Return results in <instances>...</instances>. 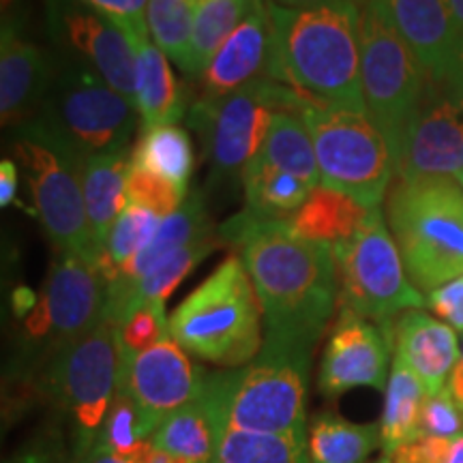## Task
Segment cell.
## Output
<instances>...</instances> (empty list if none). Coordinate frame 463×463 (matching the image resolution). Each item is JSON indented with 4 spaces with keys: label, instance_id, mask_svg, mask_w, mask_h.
Wrapping results in <instances>:
<instances>
[{
    "label": "cell",
    "instance_id": "obj_3",
    "mask_svg": "<svg viewBox=\"0 0 463 463\" xmlns=\"http://www.w3.org/2000/svg\"><path fill=\"white\" fill-rule=\"evenodd\" d=\"M262 307L241 256L225 258L170 316V335L189 354L232 369L264 347Z\"/></svg>",
    "mask_w": 463,
    "mask_h": 463
},
{
    "label": "cell",
    "instance_id": "obj_2",
    "mask_svg": "<svg viewBox=\"0 0 463 463\" xmlns=\"http://www.w3.org/2000/svg\"><path fill=\"white\" fill-rule=\"evenodd\" d=\"M269 9V75L317 106L367 112L361 82V9Z\"/></svg>",
    "mask_w": 463,
    "mask_h": 463
},
{
    "label": "cell",
    "instance_id": "obj_38",
    "mask_svg": "<svg viewBox=\"0 0 463 463\" xmlns=\"http://www.w3.org/2000/svg\"><path fill=\"white\" fill-rule=\"evenodd\" d=\"M187 195L178 191L172 183L157 174L133 165L129 159V172H127V204H137L157 213L159 217H170L184 204Z\"/></svg>",
    "mask_w": 463,
    "mask_h": 463
},
{
    "label": "cell",
    "instance_id": "obj_13",
    "mask_svg": "<svg viewBox=\"0 0 463 463\" xmlns=\"http://www.w3.org/2000/svg\"><path fill=\"white\" fill-rule=\"evenodd\" d=\"M106 300L108 281L101 270L71 251H58L42 297L24 317L28 345L37 347L45 363L103 320Z\"/></svg>",
    "mask_w": 463,
    "mask_h": 463
},
{
    "label": "cell",
    "instance_id": "obj_52",
    "mask_svg": "<svg viewBox=\"0 0 463 463\" xmlns=\"http://www.w3.org/2000/svg\"><path fill=\"white\" fill-rule=\"evenodd\" d=\"M457 183H459V184H461V189H463V172L459 174V176H457Z\"/></svg>",
    "mask_w": 463,
    "mask_h": 463
},
{
    "label": "cell",
    "instance_id": "obj_36",
    "mask_svg": "<svg viewBox=\"0 0 463 463\" xmlns=\"http://www.w3.org/2000/svg\"><path fill=\"white\" fill-rule=\"evenodd\" d=\"M150 436L153 431L148 430L137 403L133 402L129 392L116 389L106 422H103L97 439L120 459L133 463L150 442Z\"/></svg>",
    "mask_w": 463,
    "mask_h": 463
},
{
    "label": "cell",
    "instance_id": "obj_15",
    "mask_svg": "<svg viewBox=\"0 0 463 463\" xmlns=\"http://www.w3.org/2000/svg\"><path fill=\"white\" fill-rule=\"evenodd\" d=\"M45 7L48 33L65 61L90 67L103 82L136 103V52L125 33L82 0H45Z\"/></svg>",
    "mask_w": 463,
    "mask_h": 463
},
{
    "label": "cell",
    "instance_id": "obj_50",
    "mask_svg": "<svg viewBox=\"0 0 463 463\" xmlns=\"http://www.w3.org/2000/svg\"><path fill=\"white\" fill-rule=\"evenodd\" d=\"M350 3H354L358 9H364V7H367V5H372L373 0H350Z\"/></svg>",
    "mask_w": 463,
    "mask_h": 463
},
{
    "label": "cell",
    "instance_id": "obj_48",
    "mask_svg": "<svg viewBox=\"0 0 463 463\" xmlns=\"http://www.w3.org/2000/svg\"><path fill=\"white\" fill-rule=\"evenodd\" d=\"M270 3L279 5L286 9H317L326 7V5L339 3V0H270Z\"/></svg>",
    "mask_w": 463,
    "mask_h": 463
},
{
    "label": "cell",
    "instance_id": "obj_24",
    "mask_svg": "<svg viewBox=\"0 0 463 463\" xmlns=\"http://www.w3.org/2000/svg\"><path fill=\"white\" fill-rule=\"evenodd\" d=\"M213 236L217 234L211 215H208L204 194L194 191V194L187 195L184 204L176 213H172L170 217L161 222L153 241L140 253H136L120 266L118 275L109 283H131L142 279L155 266H159L176 251L195 245L200 241L213 239Z\"/></svg>",
    "mask_w": 463,
    "mask_h": 463
},
{
    "label": "cell",
    "instance_id": "obj_19",
    "mask_svg": "<svg viewBox=\"0 0 463 463\" xmlns=\"http://www.w3.org/2000/svg\"><path fill=\"white\" fill-rule=\"evenodd\" d=\"M225 427L228 419L222 378L219 372L206 373L200 395L165 416L150 442L184 463H215Z\"/></svg>",
    "mask_w": 463,
    "mask_h": 463
},
{
    "label": "cell",
    "instance_id": "obj_44",
    "mask_svg": "<svg viewBox=\"0 0 463 463\" xmlns=\"http://www.w3.org/2000/svg\"><path fill=\"white\" fill-rule=\"evenodd\" d=\"M9 463H62V461H58V455L50 447L37 444V447L22 450V453L15 455Z\"/></svg>",
    "mask_w": 463,
    "mask_h": 463
},
{
    "label": "cell",
    "instance_id": "obj_43",
    "mask_svg": "<svg viewBox=\"0 0 463 463\" xmlns=\"http://www.w3.org/2000/svg\"><path fill=\"white\" fill-rule=\"evenodd\" d=\"M71 463H129V461L120 459L118 455H114L112 450L103 447L99 439H95L89 450H84V453L80 455H73Z\"/></svg>",
    "mask_w": 463,
    "mask_h": 463
},
{
    "label": "cell",
    "instance_id": "obj_14",
    "mask_svg": "<svg viewBox=\"0 0 463 463\" xmlns=\"http://www.w3.org/2000/svg\"><path fill=\"white\" fill-rule=\"evenodd\" d=\"M397 181L455 178L463 172V97L430 78L405 127L397 155Z\"/></svg>",
    "mask_w": 463,
    "mask_h": 463
},
{
    "label": "cell",
    "instance_id": "obj_25",
    "mask_svg": "<svg viewBox=\"0 0 463 463\" xmlns=\"http://www.w3.org/2000/svg\"><path fill=\"white\" fill-rule=\"evenodd\" d=\"M131 155H97L86 159L82 170V191L89 228L97 253L106 249L109 230L127 206V172ZM99 262V260H97Z\"/></svg>",
    "mask_w": 463,
    "mask_h": 463
},
{
    "label": "cell",
    "instance_id": "obj_23",
    "mask_svg": "<svg viewBox=\"0 0 463 463\" xmlns=\"http://www.w3.org/2000/svg\"><path fill=\"white\" fill-rule=\"evenodd\" d=\"M136 52V103L142 129L176 125L187 116V97L170 67V58L150 39L146 28L125 31Z\"/></svg>",
    "mask_w": 463,
    "mask_h": 463
},
{
    "label": "cell",
    "instance_id": "obj_22",
    "mask_svg": "<svg viewBox=\"0 0 463 463\" xmlns=\"http://www.w3.org/2000/svg\"><path fill=\"white\" fill-rule=\"evenodd\" d=\"M392 333L395 356L419 375L430 395L442 391L461 361L455 328L433 320L422 309H410L395 322Z\"/></svg>",
    "mask_w": 463,
    "mask_h": 463
},
{
    "label": "cell",
    "instance_id": "obj_18",
    "mask_svg": "<svg viewBox=\"0 0 463 463\" xmlns=\"http://www.w3.org/2000/svg\"><path fill=\"white\" fill-rule=\"evenodd\" d=\"M56 67L45 52L26 39L14 22H3L0 37V118L20 129L42 109Z\"/></svg>",
    "mask_w": 463,
    "mask_h": 463
},
{
    "label": "cell",
    "instance_id": "obj_33",
    "mask_svg": "<svg viewBox=\"0 0 463 463\" xmlns=\"http://www.w3.org/2000/svg\"><path fill=\"white\" fill-rule=\"evenodd\" d=\"M215 463H309L305 433H262L225 427Z\"/></svg>",
    "mask_w": 463,
    "mask_h": 463
},
{
    "label": "cell",
    "instance_id": "obj_53",
    "mask_svg": "<svg viewBox=\"0 0 463 463\" xmlns=\"http://www.w3.org/2000/svg\"><path fill=\"white\" fill-rule=\"evenodd\" d=\"M194 3H200V0H194Z\"/></svg>",
    "mask_w": 463,
    "mask_h": 463
},
{
    "label": "cell",
    "instance_id": "obj_49",
    "mask_svg": "<svg viewBox=\"0 0 463 463\" xmlns=\"http://www.w3.org/2000/svg\"><path fill=\"white\" fill-rule=\"evenodd\" d=\"M450 17L457 31V42H459V50L463 48V0H447Z\"/></svg>",
    "mask_w": 463,
    "mask_h": 463
},
{
    "label": "cell",
    "instance_id": "obj_21",
    "mask_svg": "<svg viewBox=\"0 0 463 463\" xmlns=\"http://www.w3.org/2000/svg\"><path fill=\"white\" fill-rule=\"evenodd\" d=\"M405 43L419 56L433 80L453 65L459 42L447 0H380Z\"/></svg>",
    "mask_w": 463,
    "mask_h": 463
},
{
    "label": "cell",
    "instance_id": "obj_5",
    "mask_svg": "<svg viewBox=\"0 0 463 463\" xmlns=\"http://www.w3.org/2000/svg\"><path fill=\"white\" fill-rule=\"evenodd\" d=\"M386 219L410 279L422 292L463 277V189L453 178L392 184Z\"/></svg>",
    "mask_w": 463,
    "mask_h": 463
},
{
    "label": "cell",
    "instance_id": "obj_31",
    "mask_svg": "<svg viewBox=\"0 0 463 463\" xmlns=\"http://www.w3.org/2000/svg\"><path fill=\"white\" fill-rule=\"evenodd\" d=\"M247 211L266 219H288L309 200L311 189L294 174H288L264 161H249L242 170Z\"/></svg>",
    "mask_w": 463,
    "mask_h": 463
},
{
    "label": "cell",
    "instance_id": "obj_9",
    "mask_svg": "<svg viewBox=\"0 0 463 463\" xmlns=\"http://www.w3.org/2000/svg\"><path fill=\"white\" fill-rule=\"evenodd\" d=\"M337 266L339 307L375 324L427 305L405 270L392 232L382 208H372L352 239L333 245Z\"/></svg>",
    "mask_w": 463,
    "mask_h": 463
},
{
    "label": "cell",
    "instance_id": "obj_27",
    "mask_svg": "<svg viewBox=\"0 0 463 463\" xmlns=\"http://www.w3.org/2000/svg\"><path fill=\"white\" fill-rule=\"evenodd\" d=\"M427 397H430V392H427L419 375L402 358L395 356L392 372L389 375L384 414H382L380 422V447L386 457H391L403 444L419 438L420 414Z\"/></svg>",
    "mask_w": 463,
    "mask_h": 463
},
{
    "label": "cell",
    "instance_id": "obj_34",
    "mask_svg": "<svg viewBox=\"0 0 463 463\" xmlns=\"http://www.w3.org/2000/svg\"><path fill=\"white\" fill-rule=\"evenodd\" d=\"M161 222H164V217L148 211V208L137 204L125 206V211L120 213L112 230H109L106 249H103L99 262H97V269L101 270L108 283L118 275V269L127 260L140 253L153 241Z\"/></svg>",
    "mask_w": 463,
    "mask_h": 463
},
{
    "label": "cell",
    "instance_id": "obj_46",
    "mask_svg": "<svg viewBox=\"0 0 463 463\" xmlns=\"http://www.w3.org/2000/svg\"><path fill=\"white\" fill-rule=\"evenodd\" d=\"M133 463H184V461L178 459V457H174L172 453H167L164 449L155 447L153 442H148L140 453V457H137Z\"/></svg>",
    "mask_w": 463,
    "mask_h": 463
},
{
    "label": "cell",
    "instance_id": "obj_4",
    "mask_svg": "<svg viewBox=\"0 0 463 463\" xmlns=\"http://www.w3.org/2000/svg\"><path fill=\"white\" fill-rule=\"evenodd\" d=\"M137 106L82 62L56 65L39 114L20 129L48 137L75 159L127 153L137 129Z\"/></svg>",
    "mask_w": 463,
    "mask_h": 463
},
{
    "label": "cell",
    "instance_id": "obj_8",
    "mask_svg": "<svg viewBox=\"0 0 463 463\" xmlns=\"http://www.w3.org/2000/svg\"><path fill=\"white\" fill-rule=\"evenodd\" d=\"M305 99L269 73L217 101L195 99L187 120L200 131L213 181H234L264 148L279 109L300 112Z\"/></svg>",
    "mask_w": 463,
    "mask_h": 463
},
{
    "label": "cell",
    "instance_id": "obj_42",
    "mask_svg": "<svg viewBox=\"0 0 463 463\" xmlns=\"http://www.w3.org/2000/svg\"><path fill=\"white\" fill-rule=\"evenodd\" d=\"M17 187H20V172L14 159L0 161V206L7 208L15 204Z\"/></svg>",
    "mask_w": 463,
    "mask_h": 463
},
{
    "label": "cell",
    "instance_id": "obj_40",
    "mask_svg": "<svg viewBox=\"0 0 463 463\" xmlns=\"http://www.w3.org/2000/svg\"><path fill=\"white\" fill-rule=\"evenodd\" d=\"M108 20H112L120 31H133V28H146V7L148 0H82Z\"/></svg>",
    "mask_w": 463,
    "mask_h": 463
},
{
    "label": "cell",
    "instance_id": "obj_26",
    "mask_svg": "<svg viewBox=\"0 0 463 463\" xmlns=\"http://www.w3.org/2000/svg\"><path fill=\"white\" fill-rule=\"evenodd\" d=\"M369 211L372 208L358 204L350 195L320 184L311 191L309 200L289 217V225L307 241L337 245L356 234Z\"/></svg>",
    "mask_w": 463,
    "mask_h": 463
},
{
    "label": "cell",
    "instance_id": "obj_28",
    "mask_svg": "<svg viewBox=\"0 0 463 463\" xmlns=\"http://www.w3.org/2000/svg\"><path fill=\"white\" fill-rule=\"evenodd\" d=\"M131 164L157 174L187 195L195 170V150L183 127L164 125L142 129L131 153Z\"/></svg>",
    "mask_w": 463,
    "mask_h": 463
},
{
    "label": "cell",
    "instance_id": "obj_16",
    "mask_svg": "<svg viewBox=\"0 0 463 463\" xmlns=\"http://www.w3.org/2000/svg\"><path fill=\"white\" fill-rule=\"evenodd\" d=\"M204 382L206 373L191 363L172 335L140 354L118 358L116 389L129 392L153 433L165 416L194 402Z\"/></svg>",
    "mask_w": 463,
    "mask_h": 463
},
{
    "label": "cell",
    "instance_id": "obj_51",
    "mask_svg": "<svg viewBox=\"0 0 463 463\" xmlns=\"http://www.w3.org/2000/svg\"><path fill=\"white\" fill-rule=\"evenodd\" d=\"M375 463H392L391 457H382V459H378Z\"/></svg>",
    "mask_w": 463,
    "mask_h": 463
},
{
    "label": "cell",
    "instance_id": "obj_47",
    "mask_svg": "<svg viewBox=\"0 0 463 463\" xmlns=\"http://www.w3.org/2000/svg\"><path fill=\"white\" fill-rule=\"evenodd\" d=\"M37 297H34L33 289L28 288H17L14 292V311L15 316L20 317H26L31 311L34 309V305H37Z\"/></svg>",
    "mask_w": 463,
    "mask_h": 463
},
{
    "label": "cell",
    "instance_id": "obj_30",
    "mask_svg": "<svg viewBox=\"0 0 463 463\" xmlns=\"http://www.w3.org/2000/svg\"><path fill=\"white\" fill-rule=\"evenodd\" d=\"M382 444L378 425H358L324 412L311 420L309 463H363Z\"/></svg>",
    "mask_w": 463,
    "mask_h": 463
},
{
    "label": "cell",
    "instance_id": "obj_17",
    "mask_svg": "<svg viewBox=\"0 0 463 463\" xmlns=\"http://www.w3.org/2000/svg\"><path fill=\"white\" fill-rule=\"evenodd\" d=\"M392 344L395 333L391 322L375 324L339 307L317 373L322 395L339 397L358 386L384 389Z\"/></svg>",
    "mask_w": 463,
    "mask_h": 463
},
{
    "label": "cell",
    "instance_id": "obj_10",
    "mask_svg": "<svg viewBox=\"0 0 463 463\" xmlns=\"http://www.w3.org/2000/svg\"><path fill=\"white\" fill-rule=\"evenodd\" d=\"M430 71L403 42L380 0L361 9V82L369 118L389 142L392 157L425 95Z\"/></svg>",
    "mask_w": 463,
    "mask_h": 463
},
{
    "label": "cell",
    "instance_id": "obj_11",
    "mask_svg": "<svg viewBox=\"0 0 463 463\" xmlns=\"http://www.w3.org/2000/svg\"><path fill=\"white\" fill-rule=\"evenodd\" d=\"M118 382L116 326L101 320L43 364V392L73 427V455L84 453L99 436Z\"/></svg>",
    "mask_w": 463,
    "mask_h": 463
},
{
    "label": "cell",
    "instance_id": "obj_12",
    "mask_svg": "<svg viewBox=\"0 0 463 463\" xmlns=\"http://www.w3.org/2000/svg\"><path fill=\"white\" fill-rule=\"evenodd\" d=\"M14 150L24 165L34 211L45 236L58 251H71L97 266L99 253L86 219L82 161L28 129H17Z\"/></svg>",
    "mask_w": 463,
    "mask_h": 463
},
{
    "label": "cell",
    "instance_id": "obj_29",
    "mask_svg": "<svg viewBox=\"0 0 463 463\" xmlns=\"http://www.w3.org/2000/svg\"><path fill=\"white\" fill-rule=\"evenodd\" d=\"M256 159L277 170L294 174L311 189L320 187V167H317L314 140L300 112L279 109L275 114L264 148Z\"/></svg>",
    "mask_w": 463,
    "mask_h": 463
},
{
    "label": "cell",
    "instance_id": "obj_41",
    "mask_svg": "<svg viewBox=\"0 0 463 463\" xmlns=\"http://www.w3.org/2000/svg\"><path fill=\"white\" fill-rule=\"evenodd\" d=\"M427 305L438 317L450 324L455 331H463V277L453 279L430 292Z\"/></svg>",
    "mask_w": 463,
    "mask_h": 463
},
{
    "label": "cell",
    "instance_id": "obj_7",
    "mask_svg": "<svg viewBox=\"0 0 463 463\" xmlns=\"http://www.w3.org/2000/svg\"><path fill=\"white\" fill-rule=\"evenodd\" d=\"M311 352L264 341L236 372H219L228 427L262 433H305Z\"/></svg>",
    "mask_w": 463,
    "mask_h": 463
},
{
    "label": "cell",
    "instance_id": "obj_45",
    "mask_svg": "<svg viewBox=\"0 0 463 463\" xmlns=\"http://www.w3.org/2000/svg\"><path fill=\"white\" fill-rule=\"evenodd\" d=\"M439 82H444L449 86V89H453L457 95L463 97V48L457 52L453 65H450L447 75H444Z\"/></svg>",
    "mask_w": 463,
    "mask_h": 463
},
{
    "label": "cell",
    "instance_id": "obj_35",
    "mask_svg": "<svg viewBox=\"0 0 463 463\" xmlns=\"http://www.w3.org/2000/svg\"><path fill=\"white\" fill-rule=\"evenodd\" d=\"M194 0H148L146 24L153 42L159 50L176 62L178 67L187 69L191 33H194Z\"/></svg>",
    "mask_w": 463,
    "mask_h": 463
},
{
    "label": "cell",
    "instance_id": "obj_37",
    "mask_svg": "<svg viewBox=\"0 0 463 463\" xmlns=\"http://www.w3.org/2000/svg\"><path fill=\"white\" fill-rule=\"evenodd\" d=\"M170 337V320L165 317V303H148L116 326L118 358H129L157 345Z\"/></svg>",
    "mask_w": 463,
    "mask_h": 463
},
{
    "label": "cell",
    "instance_id": "obj_1",
    "mask_svg": "<svg viewBox=\"0 0 463 463\" xmlns=\"http://www.w3.org/2000/svg\"><path fill=\"white\" fill-rule=\"evenodd\" d=\"M239 249L266 322V339L314 352L339 300L333 245L307 241L288 219H266L247 208L219 228Z\"/></svg>",
    "mask_w": 463,
    "mask_h": 463
},
{
    "label": "cell",
    "instance_id": "obj_6",
    "mask_svg": "<svg viewBox=\"0 0 463 463\" xmlns=\"http://www.w3.org/2000/svg\"><path fill=\"white\" fill-rule=\"evenodd\" d=\"M300 116L314 140L322 187L380 208L397 170L389 142L369 114L305 101Z\"/></svg>",
    "mask_w": 463,
    "mask_h": 463
},
{
    "label": "cell",
    "instance_id": "obj_32",
    "mask_svg": "<svg viewBox=\"0 0 463 463\" xmlns=\"http://www.w3.org/2000/svg\"><path fill=\"white\" fill-rule=\"evenodd\" d=\"M251 7L253 0H200L195 3L189 62L184 71H204L211 58L217 54L225 39L242 24Z\"/></svg>",
    "mask_w": 463,
    "mask_h": 463
},
{
    "label": "cell",
    "instance_id": "obj_20",
    "mask_svg": "<svg viewBox=\"0 0 463 463\" xmlns=\"http://www.w3.org/2000/svg\"><path fill=\"white\" fill-rule=\"evenodd\" d=\"M269 73V9L264 0H253V7L242 24L225 39L200 73L202 101H217L253 80Z\"/></svg>",
    "mask_w": 463,
    "mask_h": 463
},
{
    "label": "cell",
    "instance_id": "obj_39",
    "mask_svg": "<svg viewBox=\"0 0 463 463\" xmlns=\"http://www.w3.org/2000/svg\"><path fill=\"white\" fill-rule=\"evenodd\" d=\"M419 436L455 439L463 436V412L450 395L449 384L436 395L427 397L420 414Z\"/></svg>",
    "mask_w": 463,
    "mask_h": 463
}]
</instances>
